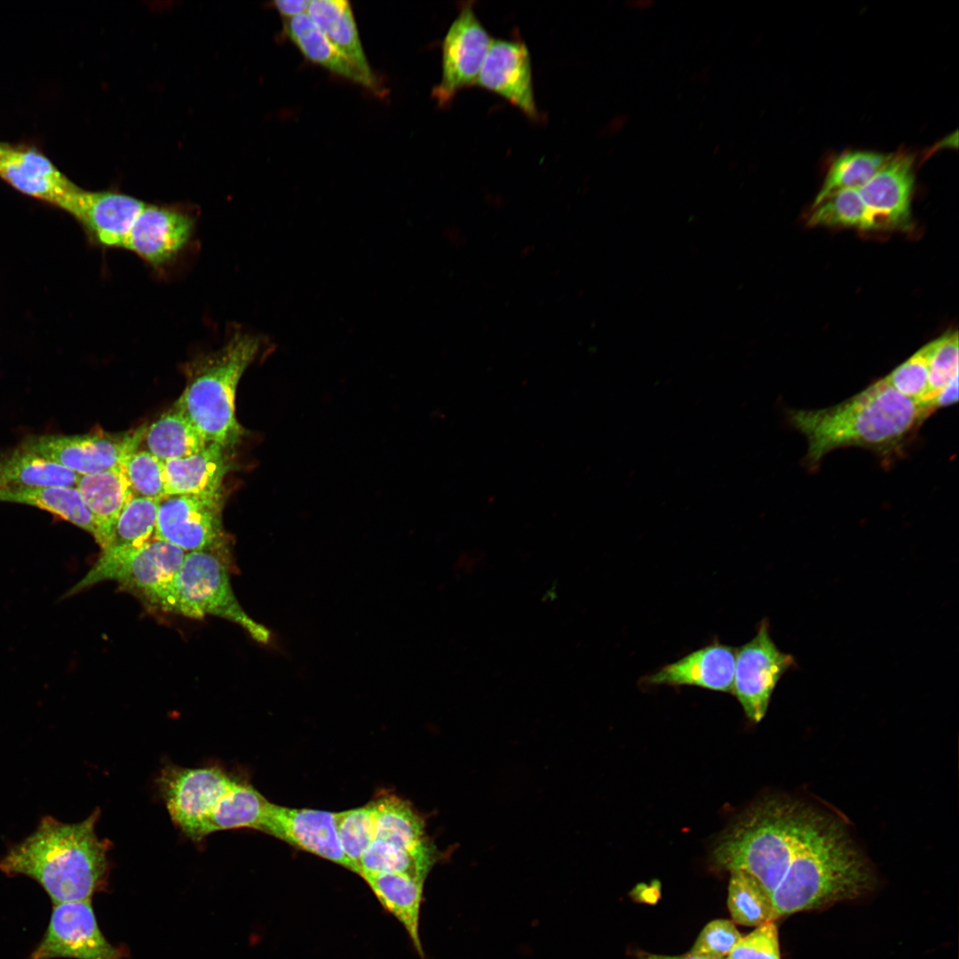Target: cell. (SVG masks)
Segmentation results:
<instances>
[{
    "mask_svg": "<svg viewBox=\"0 0 959 959\" xmlns=\"http://www.w3.org/2000/svg\"><path fill=\"white\" fill-rule=\"evenodd\" d=\"M227 450L210 442L192 456L163 462L165 495H222L223 480L231 468Z\"/></svg>",
    "mask_w": 959,
    "mask_h": 959,
    "instance_id": "obj_21",
    "label": "cell"
},
{
    "mask_svg": "<svg viewBox=\"0 0 959 959\" xmlns=\"http://www.w3.org/2000/svg\"><path fill=\"white\" fill-rule=\"evenodd\" d=\"M822 816L796 801L766 799L723 836L713 851V862L718 868L749 874L772 895Z\"/></svg>",
    "mask_w": 959,
    "mask_h": 959,
    "instance_id": "obj_5",
    "label": "cell"
},
{
    "mask_svg": "<svg viewBox=\"0 0 959 959\" xmlns=\"http://www.w3.org/2000/svg\"><path fill=\"white\" fill-rule=\"evenodd\" d=\"M222 495H168L159 501L155 536L185 552L208 551L229 559Z\"/></svg>",
    "mask_w": 959,
    "mask_h": 959,
    "instance_id": "obj_9",
    "label": "cell"
},
{
    "mask_svg": "<svg viewBox=\"0 0 959 959\" xmlns=\"http://www.w3.org/2000/svg\"><path fill=\"white\" fill-rule=\"evenodd\" d=\"M371 804L375 839L408 850L417 849L431 841L425 835L424 819L409 802L397 796L383 795Z\"/></svg>",
    "mask_w": 959,
    "mask_h": 959,
    "instance_id": "obj_27",
    "label": "cell"
},
{
    "mask_svg": "<svg viewBox=\"0 0 959 959\" xmlns=\"http://www.w3.org/2000/svg\"><path fill=\"white\" fill-rule=\"evenodd\" d=\"M914 162V156L906 151L891 154L879 170L858 189L880 226L906 227L909 225L915 185Z\"/></svg>",
    "mask_w": 959,
    "mask_h": 959,
    "instance_id": "obj_18",
    "label": "cell"
},
{
    "mask_svg": "<svg viewBox=\"0 0 959 959\" xmlns=\"http://www.w3.org/2000/svg\"><path fill=\"white\" fill-rule=\"evenodd\" d=\"M261 345L258 336L237 333L220 349L198 357L186 368V385L173 407L207 442L230 449L241 440L244 432L235 416L236 389Z\"/></svg>",
    "mask_w": 959,
    "mask_h": 959,
    "instance_id": "obj_6",
    "label": "cell"
},
{
    "mask_svg": "<svg viewBox=\"0 0 959 959\" xmlns=\"http://www.w3.org/2000/svg\"><path fill=\"white\" fill-rule=\"evenodd\" d=\"M310 1L306 0H292V1H274L273 5L279 13L282 16L292 18L297 15L304 14L308 10Z\"/></svg>",
    "mask_w": 959,
    "mask_h": 959,
    "instance_id": "obj_42",
    "label": "cell"
},
{
    "mask_svg": "<svg viewBox=\"0 0 959 959\" xmlns=\"http://www.w3.org/2000/svg\"><path fill=\"white\" fill-rule=\"evenodd\" d=\"M931 343L928 387L916 400L928 416L932 412L931 405L939 393L958 376V334L956 331L947 333Z\"/></svg>",
    "mask_w": 959,
    "mask_h": 959,
    "instance_id": "obj_35",
    "label": "cell"
},
{
    "mask_svg": "<svg viewBox=\"0 0 959 959\" xmlns=\"http://www.w3.org/2000/svg\"><path fill=\"white\" fill-rule=\"evenodd\" d=\"M741 937L733 921L716 919L704 926L688 953L725 959Z\"/></svg>",
    "mask_w": 959,
    "mask_h": 959,
    "instance_id": "obj_39",
    "label": "cell"
},
{
    "mask_svg": "<svg viewBox=\"0 0 959 959\" xmlns=\"http://www.w3.org/2000/svg\"><path fill=\"white\" fill-rule=\"evenodd\" d=\"M866 860L843 828L822 816L771 895L776 918L854 900L873 885Z\"/></svg>",
    "mask_w": 959,
    "mask_h": 959,
    "instance_id": "obj_3",
    "label": "cell"
},
{
    "mask_svg": "<svg viewBox=\"0 0 959 959\" xmlns=\"http://www.w3.org/2000/svg\"><path fill=\"white\" fill-rule=\"evenodd\" d=\"M808 224L863 230L880 227L876 218L862 201L858 189L836 192L813 206Z\"/></svg>",
    "mask_w": 959,
    "mask_h": 959,
    "instance_id": "obj_34",
    "label": "cell"
},
{
    "mask_svg": "<svg viewBox=\"0 0 959 959\" xmlns=\"http://www.w3.org/2000/svg\"><path fill=\"white\" fill-rule=\"evenodd\" d=\"M725 959H781L776 925L770 922L741 937Z\"/></svg>",
    "mask_w": 959,
    "mask_h": 959,
    "instance_id": "obj_40",
    "label": "cell"
},
{
    "mask_svg": "<svg viewBox=\"0 0 959 959\" xmlns=\"http://www.w3.org/2000/svg\"><path fill=\"white\" fill-rule=\"evenodd\" d=\"M258 831L357 873L337 834V812L269 803Z\"/></svg>",
    "mask_w": 959,
    "mask_h": 959,
    "instance_id": "obj_14",
    "label": "cell"
},
{
    "mask_svg": "<svg viewBox=\"0 0 959 959\" xmlns=\"http://www.w3.org/2000/svg\"><path fill=\"white\" fill-rule=\"evenodd\" d=\"M228 559L212 551L186 552L159 608L190 618L213 615L242 626L257 641L269 633L240 606L230 583Z\"/></svg>",
    "mask_w": 959,
    "mask_h": 959,
    "instance_id": "obj_7",
    "label": "cell"
},
{
    "mask_svg": "<svg viewBox=\"0 0 959 959\" xmlns=\"http://www.w3.org/2000/svg\"><path fill=\"white\" fill-rule=\"evenodd\" d=\"M308 15L333 45L363 73L373 75L350 4L345 0L310 1Z\"/></svg>",
    "mask_w": 959,
    "mask_h": 959,
    "instance_id": "obj_28",
    "label": "cell"
},
{
    "mask_svg": "<svg viewBox=\"0 0 959 959\" xmlns=\"http://www.w3.org/2000/svg\"><path fill=\"white\" fill-rule=\"evenodd\" d=\"M360 876L381 905L404 927L419 957L425 959L419 933L425 881L401 873L362 872Z\"/></svg>",
    "mask_w": 959,
    "mask_h": 959,
    "instance_id": "obj_22",
    "label": "cell"
},
{
    "mask_svg": "<svg viewBox=\"0 0 959 959\" xmlns=\"http://www.w3.org/2000/svg\"><path fill=\"white\" fill-rule=\"evenodd\" d=\"M143 440L146 450L162 462L192 456L209 443L175 407L146 430Z\"/></svg>",
    "mask_w": 959,
    "mask_h": 959,
    "instance_id": "obj_29",
    "label": "cell"
},
{
    "mask_svg": "<svg viewBox=\"0 0 959 959\" xmlns=\"http://www.w3.org/2000/svg\"><path fill=\"white\" fill-rule=\"evenodd\" d=\"M157 784L172 822L196 842L217 831L258 830L270 803L248 781L218 766L169 765Z\"/></svg>",
    "mask_w": 959,
    "mask_h": 959,
    "instance_id": "obj_4",
    "label": "cell"
},
{
    "mask_svg": "<svg viewBox=\"0 0 959 959\" xmlns=\"http://www.w3.org/2000/svg\"><path fill=\"white\" fill-rule=\"evenodd\" d=\"M0 178L18 191L69 211L80 187L34 148L0 142Z\"/></svg>",
    "mask_w": 959,
    "mask_h": 959,
    "instance_id": "obj_16",
    "label": "cell"
},
{
    "mask_svg": "<svg viewBox=\"0 0 959 959\" xmlns=\"http://www.w3.org/2000/svg\"><path fill=\"white\" fill-rule=\"evenodd\" d=\"M727 907L733 922L741 925L757 927L777 919L771 895L744 871H731Z\"/></svg>",
    "mask_w": 959,
    "mask_h": 959,
    "instance_id": "obj_32",
    "label": "cell"
},
{
    "mask_svg": "<svg viewBox=\"0 0 959 959\" xmlns=\"http://www.w3.org/2000/svg\"><path fill=\"white\" fill-rule=\"evenodd\" d=\"M958 400V376H955L939 393L931 405L932 412Z\"/></svg>",
    "mask_w": 959,
    "mask_h": 959,
    "instance_id": "obj_41",
    "label": "cell"
},
{
    "mask_svg": "<svg viewBox=\"0 0 959 959\" xmlns=\"http://www.w3.org/2000/svg\"><path fill=\"white\" fill-rule=\"evenodd\" d=\"M194 219L173 208L146 204L136 218L123 249L134 252L153 266L173 259L187 244Z\"/></svg>",
    "mask_w": 959,
    "mask_h": 959,
    "instance_id": "obj_17",
    "label": "cell"
},
{
    "mask_svg": "<svg viewBox=\"0 0 959 959\" xmlns=\"http://www.w3.org/2000/svg\"><path fill=\"white\" fill-rule=\"evenodd\" d=\"M337 828L342 849L359 875V860L375 839V817L371 802L337 812Z\"/></svg>",
    "mask_w": 959,
    "mask_h": 959,
    "instance_id": "obj_36",
    "label": "cell"
},
{
    "mask_svg": "<svg viewBox=\"0 0 959 959\" xmlns=\"http://www.w3.org/2000/svg\"><path fill=\"white\" fill-rule=\"evenodd\" d=\"M80 477L74 471L22 446L0 455V487H76Z\"/></svg>",
    "mask_w": 959,
    "mask_h": 959,
    "instance_id": "obj_26",
    "label": "cell"
},
{
    "mask_svg": "<svg viewBox=\"0 0 959 959\" xmlns=\"http://www.w3.org/2000/svg\"><path fill=\"white\" fill-rule=\"evenodd\" d=\"M638 959H715V958H709V957H706V956L695 955H692V954H689V953H687L686 955H655V954L641 952V953L638 954Z\"/></svg>",
    "mask_w": 959,
    "mask_h": 959,
    "instance_id": "obj_43",
    "label": "cell"
},
{
    "mask_svg": "<svg viewBox=\"0 0 959 959\" xmlns=\"http://www.w3.org/2000/svg\"><path fill=\"white\" fill-rule=\"evenodd\" d=\"M735 655V647L715 639L711 644L645 676L642 682L651 686H695L732 693Z\"/></svg>",
    "mask_w": 959,
    "mask_h": 959,
    "instance_id": "obj_20",
    "label": "cell"
},
{
    "mask_svg": "<svg viewBox=\"0 0 959 959\" xmlns=\"http://www.w3.org/2000/svg\"><path fill=\"white\" fill-rule=\"evenodd\" d=\"M146 427L109 433L45 434L33 436L20 446L78 473L87 475L119 466L131 453L138 450Z\"/></svg>",
    "mask_w": 959,
    "mask_h": 959,
    "instance_id": "obj_11",
    "label": "cell"
},
{
    "mask_svg": "<svg viewBox=\"0 0 959 959\" xmlns=\"http://www.w3.org/2000/svg\"><path fill=\"white\" fill-rule=\"evenodd\" d=\"M186 553L155 536L139 547L101 551L97 561L67 595L115 581L158 607Z\"/></svg>",
    "mask_w": 959,
    "mask_h": 959,
    "instance_id": "obj_8",
    "label": "cell"
},
{
    "mask_svg": "<svg viewBox=\"0 0 959 959\" xmlns=\"http://www.w3.org/2000/svg\"><path fill=\"white\" fill-rule=\"evenodd\" d=\"M99 814L96 809L76 823L42 817L29 836L9 847L0 859V870L36 880L54 905L91 900L106 880L111 846L96 834Z\"/></svg>",
    "mask_w": 959,
    "mask_h": 959,
    "instance_id": "obj_1",
    "label": "cell"
},
{
    "mask_svg": "<svg viewBox=\"0 0 959 959\" xmlns=\"http://www.w3.org/2000/svg\"><path fill=\"white\" fill-rule=\"evenodd\" d=\"M931 343H928L894 369L885 380L900 394L918 400L928 387Z\"/></svg>",
    "mask_w": 959,
    "mask_h": 959,
    "instance_id": "obj_38",
    "label": "cell"
},
{
    "mask_svg": "<svg viewBox=\"0 0 959 959\" xmlns=\"http://www.w3.org/2000/svg\"><path fill=\"white\" fill-rule=\"evenodd\" d=\"M788 415L791 425L806 437L811 465L841 448L895 453L928 417L916 401L898 392L885 378L836 405L789 410Z\"/></svg>",
    "mask_w": 959,
    "mask_h": 959,
    "instance_id": "obj_2",
    "label": "cell"
},
{
    "mask_svg": "<svg viewBox=\"0 0 959 959\" xmlns=\"http://www.w3.org/2000/svg\"><path fill=\"white\" fill-rule=\"evenodd\" d=\"M284 28L289 39L313 62L370 90L378 89L376 77L363 73L341 53L308 14L304 13L288 19Z\"/></svg>",
    "mask_w": 959,
    "mask_h": 959,
    "instance_id": "obj_24",
    "label": "cell"
},
{
    "mask_svg": "<svg viewBox=\"0 0 959 959\" xmlns=\"http://www.w3.org/2000/svg\"><path fill=\"white\" fill-rule=\"evenodd\" d=\"M133 497L160 500L165 496L163 462L147 450H136L121 464Z\"/></svg>",
    "mask_w": 959,
    "mask_h": 959,
    "instance_id": "obj_37",
    "label": "cell"
},
{
    "mask_svg": "<svg viewBox=\"0 0 959 959\" xmlns=\"http://www.w3.org/2000/svg\"><path fill=\"white\" fill-rule=\"evenodd\" d=\"M440 858L432 841L414 850L375 839L359 860L360 872L401 873L425 881Z\"/></svg>",
    "mask_w": 959,
    "mask_h": 959,
    "instance_id": "obj_30",
    "label": "cell"
},
{
    "mask_svg": "<svg viewBox=\"0 0 959 959\" xmlns=\"http://www.w3.org/2000/svg\"><path fill=\"white\" fill-rule=\"evenodd\" d=\"M0 502L28 504L53 513L91 534L98 544L100 543L97 519L76 487H1Z\"/></svg>",
    "mask_w": 959,
    "mask_h": 959,
    "instance_id": "obj_23",
    "label": "cell"
},
{
    "mask_svg": "<svg viewBox=\"0 0 959 959\" xmlns=\"http://www.w3.org/2000/svg\"><path fill=\"white\" fill-rule=\"evenodd\" d=\"M492 40L472 3L461 6L442 42L441 80L432 91L439 106H448L458 91L476 84Z\"/></svg>",
    "mask_w": 959,
    "mask_h": 959,
    "instance_id": "obj_13",
    "label": "cell"
},
{
    "mask_svg": "<svg viewBox=\"0 0 959 959\" xmlns=\"http://www.w3.org/2000/svg\"><path fill=\"white\" fill-rule=\"evenodd\" d=\"M76 488L100 528L102 549L120 512L133 497L121 464L113 469L81 475Z\"/></svg>",
    "mask_w": 959,
    "mask_h": 959,
    "instance_id": "obj_25",
    "label": "cell"
},
{
    "mask_svg": "<svg viewBox=\"0 0 959 959\" xmlns=\"http://www.w3.org/2000/svg\"><path fill=\"white\" fill-rule=\"evenodd\" d=\"M159 501L132 497L120 512L101 551L139 547L153 538Z\"/></svg>",
    "mask_w": 959,
    "mask_h": 959,
    "instance_id": "obj_33",
    "label": "cell"
},
{
    "mask_svg": "<svg viewBox=\"0 0 959 959\" xmlns=\"http://www.w3.org/2000/svg\"><path fill=\"white\" fill-rule=\"evenodd\" d=\"M890 155L867 150H848L838 155L827 171L812 207L836 192L861 187L879 170Z\"/></svg>",
    "mask_w": 959,
    "mask_h": 959,
    "instance_id": "obj_31",
    "label": "cell"
},
{
    "mask_svg": "<svg viewBox=\"0 0 959 959\" xmlns=\"http://www.w3.org/2000/svg\"><path fill=\"white\" fill-rule=\"evenodd\" d=\"M146 204L117 192L79 188L68 213L78 219L99 244L123 249L132 225Z\"/></svg>",
    "mask_w": 959,
    "mask_h": 959,
    "instance_id": "obj_19",
    "label": "cell"
},
{
    "mask_svg": "<svg viewBox=\"0 0 959 959\" xmlns=\"http://www.w3.org/2000/svg\"><path fill=\"white\" fill-rule=\"evenodd\" d=\"M655 5V1L653 0H630L625 2L626 8L637 12H646L653 9Z\"/></svg>",
    "mask_w": 959,
    "mask_h": 959,
    "instance_id": "obj_44",
    "label": "cell"
},
{
    "mask_svg": "<svg viewBox=\"0 0 959 959\" xmlns=\"http://www.w3.org/2000/svg\"><path fill=\"white\" fill-rule=\"evenodd\" d=\"M123 959L102 934L91 900L55 904L48 928L30 959Z\"/></svg>",
    "mask_w": 959,
    "mask_h": 959,
    "instance_id": "obj_12",
    "label": "cell"
},
{
    "mask_svg": "<svg viewBox=\"0 0 959 959\" xmlns=\"http://www.w3.org/2000/svg\"><path fill=\"white\" fill-rule=\"evenodd\" d=\"M476 85L518 107L533 121L541 119L534 95L531 57L519 39H493Z\"/></svg>",
    "mask_w": 959,
    "mask_h": 959,
    "instance_id": "obj_15",
    "label": "cell"
},
{
    "mask_svg": "<svg viewBox=\"0 0 959 959\" xmlns=\"http://www.w3.org/2000/svg\"><path fill=\"white\" fill-rule=\"evenodd\" d=\"M796 665L791 654L777 647L770 635L769 621L763 619L755 637L736 648L732 693L749 720H762L778 682Z\"/></svg>",
    "mask_w": 959,
    "mask_h": 959,
    "instance_id": "obj_10",
    "label": "cell"
}]
</instances>
